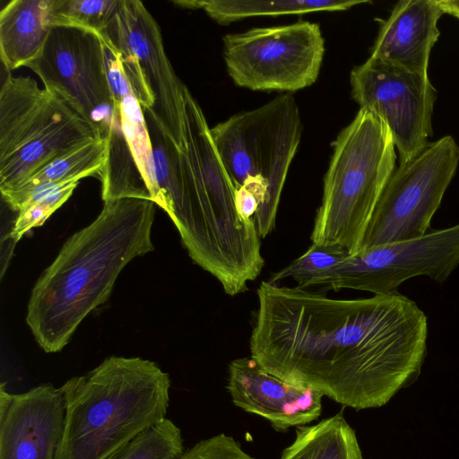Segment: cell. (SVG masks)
<instances>
[{"label":"cell","mask_w":459,"mask_h":459,"mask_svg":"<svg viewBox=\"0 0 459 459\" xmlns=\"http://www.w3.org/2000/svg\"><path fill=\"white\" fill-rule=\"evenodd\" d=\"M249 347L269 373L356 410L387 403L420 374L428 317L396 292L337 299L262 281Z\"/></svg>","instance_id":"1"},{"label":"cell","mask_w":459,"mask_h":459,"mask_svg":"<svg viewBox=\"0 0 459 459\" xmlns=\"http://www.w3.org/2000/svg\"><path fill=\"white\" fill-rule=\"evenodd\" d=\"M155 206L140 198L106 201L98 217L65 242L28 302L26 323L43 351L65 348L81 322L108 299L124 267L154 249Z\"/></svg>","instance_id":"2"},{"label":"cell","mask_w":459,"mask_h":459,"mask_svg":"<svg viewBox=\"0 0 459 459\" xmlns=\"http://www.w3.org/2000/svg\"><path fill=\"white\" fill-rule=\"evenodd\" d=\"M170 378L156 363L111 356L60 386L65 425L59 459H105L166 418Z\"/></svg>","instance_id":"3"},{"label":"cell","mask_w":459,"mask_h":459,"mask_svg":"<svg viewBox=\"0 0 459 459\" xmlns=\"http://www.w3.org/2000/svg\"><path fill=\"white\" fill-rule=\"evenodd\" d=\"M395 146L387 126L359 108L338 134L324 178L311 240L359 253L377 204L394 173Z\"/></svg>","instance_id":"4"},{"label":"cell","mask_w":459,"mask_h":459,"mask_svg":"<svg viewBox=\"0 0 459 459\" xmlns=\"http://www.w3.org/2000/svg\"><path fill=\"white\" fill-rule=\"evenodd\" d=\"M210 133L235 187L252 194L258 209L253 217L260 238L275 226L278 206L302 125L290 94L264 106L233 115L210 128Z\"/></svg>","instance_id":"5"},{"label":"cell","mask_w":459,"mask_h":459,"mask_svg":"<svg viewBox=\"0 0 459 459\" xmlns=\"http://www.w3.org/2000/svg\"><path fill=\"white\" fill-rule=\"evenodd\" d=\"M100 129L30 77L8 76L0 91V191L90 142Z\"/></svg>","instance_id":"6"},{"label":"cell","mask_w":459,"mask_h":459,"mask_svg":"<svg viewBox=\"0 0 459 459\" xmlns=\"http://www.w3.org/2000/svg\"><path fill=\"white\" fill-rule=\"evenodd\" d=\"M101 35L118 53L142 108L150 109L176 147L185 151L186 86L167 56L156 20L141 1L118 0Z\"/></svg>","instance_id":"7"},{"label":"cell","mask_w":459,"mask_h":459,"mask_svg":"<svg viewBox=\"0 0 459 459\" xmlns=\"http://www.w3.org/2000/svg\"><path fill=\"white\" fill-rule=\"evenodd\" d=\"M325 40L317 23L253 28L223 37V57L236 85L253 91H296L317 79Z\"/></svg>","instance_id":"8"},{"label":"cell","mask_w":459,"mask_h":459,"mask_svg":"<svg viewBox=\"0 0 459 459\" xmlns=\"http://www.w3.org/2000/svg\"><path fill=\"white\" fill-rule=\"evenodd\" d=\"M458 164L459 146L451 135L429 143L414 159L399 164L377 204L359 253L427 233Z\"/></svg>","instance_id":"9"},{"label":"cell","mask_w":459,"mask_h":459,"mask_svg":"<svg viewBox=\"0 0 459 459\" xmlns=\"http://www.w3.org/2000/svg\"><path fill=\"white\" fill-rule=\"evenodd\" d=\"M458 266L459 223L349 255L325 274L320 285L381 295L396 292L402 283L418 276L443 283Z\"/></svg>","instance_id":"10"},{"label":"cell","mask_w":459,"mask_h":459,"mask_svg":"<svg viewBox=\"0 0 459 459\" xmlns=\"http://www.w3.org/2000/svg\"><path fill=\"white\" fill-rule=\"evenodd\" d=\"M26 67L39 77L45 89L65 100L95 125L104 139L115 101L100 33L74 26H53L41 53Z\"/></svg>","instance_id":"11"},{"label":"cell","mask_w":459,"mask_h":459,"mask_svg":"<svg viewBox=\"0 0 459 459\" xmlns=\"http://www.w3.org/2000/svg\"><path fill=\"white\" fill-rule=\"evenodd\" d=\"M351 96L391 132L399 164L418 156L432 136L437 91L429 75L410 73L368 57L350 75Z\"/></svg>","instance_id":"12"},{"label":"cell","mask_w":459,"mask_h":459,"mask_svg":"<svg viewBox=\"0 0 459 459\" xmlns=\"http://www.w3.org/2000/svg\"><path fill=\"white\" fill-rule=\"evenodd\" d=\"M0 386V459H59L65 403L59 388L42 384L22 394Z\"/></svg>","instance_id":"13"},{"label":"cell","mask_w":459,"mask_h":459,"mask_svg":"<svg viewBox=\"0 0 459 459\" xmlns=\"http://www.w3.org/2000/svg\"><path fill=\"white\" fill-rule=\"evenodd\" d=\"M226 388L235 406L267 420L277 431L307 425L322 413L321 393L269 373L252 357L230 363Z\"/></svg>","instance_id":"14"},{"label":"cell","mask_w":459,"mask_h":459,"mask_svg":"<svg viewBox=\"0 0 459 459\" xmlns=\"http://www.w3.org/2000/svg\"><path fill=\"white\" fill-rule=\"evenodd\" d=\"M438 0H401L380 27L369 57L420 75H428L430 52L444 14Z\"/></svg>","instance_id":"15"},{"label":"cell","mask_w":459,"mask_h":459,"mask_svg":"<svg viewBox=\"0 0 459 459\" xmlns=\"http://www.w3.org/2000/svg\"><path fill=\"white\" fill-rule=\"evenodd\" d=\"M52 0H12L0 12V57L7 71L27 66L51 29Z\"/></svg>","instance_id":"16"},{"label":"cell","mask_w":459,"mask_h":459,"mask_svg":"<svg viewBox=\"0 0 459 459\" xmlns=\"http://www.w3.org/2000/svg\"><path fill=\"white\" fill-rule=\"evenodd\" d=\"M173 4L189 9H202L220 24L244 18L305 14L315 12L348 10L368 0H174Z\"/></svg>","instance_id":"17"},{"label":"cell","mask_w":459,"mask_h":459,"mask_svg":"<svg viewBox=\"0 0 459 459\" xmlns=\"http://www.w3.org/2000/svg\"><path fill=\"white\" fill-rule=\"evenodd\" d=\"M104 139L105 162L100 173L102 200L106 202L119 198H140L152 201L148 186L123 131L119 105L117 101Z\"/></svg>","instance_id":"18"},{"label":"cell","mask_w":459,"mask_h":459,"mask_svg":"<svg viewBox=\"0 0 459 459\" xmlns=\"http://www.w3.org/2000/svg\"><path fill=\"white\" fill-rule=\"evenodd\" d=\"M280 459H363L355 430L342 413L296 428Z\"/></svg>","instance_id":"19"},{"label":"cell","mask_w":459,"mask_h":459,"mask_svg":"<svg viewBox=\"0 0 459 459\" xmlns=\"http://www.w3.org/2000/svg\"><path fill=\"white\" fill-rule=\"evenodd\" d=\"M152 148L157 199L174 222L178 217L184 201L185 181L180 152L162 130L150 109H143Z\"/></svg>","instance_id":"20"},{"label":"cell","mask_w":459,"mask_h":459,"mask_svg":"<svg viewBox=\"0 0 459 459\" xmlns=\"http://www.w3.org/2000/svg\"><path fill=\"white\" fill-rule=\"evenodd\" d=\"M113 99L119 105L121 123L141 174L148 186L152 201L157 199V184L152 148L143 108L124 74L109 79Z\"/></svg>","instance_id":"21"},{"label":"cell","mask_w":459,"mask_h":459,"mask_svg":"<svg viewBox=\"0 0 459 459\" xmlns=\"http://www.w3.org/2000/svg\"><path fill=\"white\" fill-rule=\"evenodd\" d=\"M105 154V139L90 142L52 160L18 186L1 192V195L22 194L45 184L79 182L84 178L100 175Z\"/></svg>","instance_id":"22"},{"label":"cell","mask_w":459,"mask_h":459,"mask_svg":"<svg viewBox=\"0 0 459 459\" xmlns=\"http://www.w3.org/2000/svg\"><path fill=\"white\" fill-rule=\"evenodd\" d=\"M184 451L180 429L165 418L105 459H179Z\"/></svg>","instance_id":"23"},{"label":"cell","mask_w":459,"mask_h":459,"mask_svg":"<svg viewBox=\"0 0 459 459\" xmlns=\"http://www.w3.org/2000/svg\"><path fill=\"white\" fill-rule=\"evenodd\" d=\"M349 255L341 246L313 243L303 255L273 273L267 281L276 284L281 280L292 278L300 289L320 285L325 274Z\"/></svg>","instance_id":"24"},{"label":"cell","mask_w":459,"mask_h":459,"mask_svg":"<svg viewBox=\"0 0 459 459\" xmlns=\"http://www.w3.org/2000/svg\"><path fill=\"white\" fill-rule=\"evenodd\" d=\"M117 5L118 0H52L49 24L80 27L101 34Z\"/></svg>","instance_id":"25"},{"label":"cell","mask_w":459,"mask_h":459,"mask_svg":"<svg viewBox=\"0 0 459 459\" xmlns=\"http://www.w3.org/2000/svg\"><path fill=\"white\" fill-rule=\"evenodd\" d=\"M77 181L66 183L53 192L24 205L17 214L9 237L13 244L32 228L42 225L73 195Z\"/></svg>","instance_id":"26"},{"label":"cell","mask_w":459,"mask_h":459,"mask_svg":"<svg viewBox=\"0 0 459 459\" xmlns=\"http://www.w3.org/2000/svg\"><path fill=\"white\" fill-rule=\"evenodd\" d=\"M179 459H258L247 454L232 437L221 433L184 451Z\"/></svg>","instance_id":"27"},{"label":"cell","mask_w":459,"mask_h":459,"mask_svg":"<svg viewBox=\"0 0 459 459\" xmlns=\"http://www.w3.org/2000/svg\"><path fill=\"white\" fill-rule=\"evenodd\" d=\"M445 13L459 19V0H438Z\"/></svg>","instance_id":"28"}]
</instances>
